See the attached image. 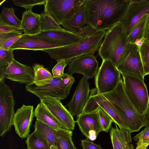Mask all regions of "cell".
<instances>
[{
	"label": "cell",
	"mask_w": 149,
	"mask_h": 149,
	"mask_svg": "<svg viewBox=\"0 0 149 149\" xmlns=\"http://www.w3.org/2000/svg\"><path fill=\"white\" fill-rule=\"evenodd\" d=\"M130 0H84L88 25L97 32L118 23Z\"/></svg>",
	"instance_id": "cell-1"
},
{
	"label": "cell",
	"mask_w": 149,
	"mask_h": 149,
	"mask_svg": "<svg viewBox=\"0 0 149 149\" xmlns=\"http://www.w3.org/2000/svg\"><path fill=\"white\" fill-rule=\"evenodd\" d=\"M102 95L122 116L131 133L138 132L143 127L144 115L137 111L129 100L125 90L122 78L115 89Z\"/></svg>",
	"instance_id": "cell-2"
},
{
	"label": "cell",
	"mask_w": 149,
	"mask_h": 149,
	"mask_svg": "<svg viewBox=\"0 0 149 149\" xmlns=\"http://www.w3.org/2000/svg\"><path fill=\"white\" fill-rule=\"evenodd\" d=\"M74 81L72 75L64 73L59 77L26 84L25 89L40 100L49 97L61 100L65 99L68 95Z\"/></svg>",
	"instance_id": "cell-3"
},
{
	"label": "cell",
	"mask_w": 149,
	"mask_h": 149,
	"mask_svg": "<svg viewBox=\"0 0 149 149\" xmlns=\"http://www.w3.org/2000/svg\"><path fill=\"white\" fill-rule=\"evenodd\" d=\"M105 31L98 32L71 45L48 49L43 51L56 61L68 60L88 54H93L98 49L104 37Z\"/></svg>",
	"instance_id": "cell-4"
},
{
	"label": "cell",
	"mask_w": 149,
	"mask_h": 149,
	"mask_svg": "<svg viewBox=\"0 0 149 149\" xmlns=\"http://www.w3.org/2000/svg\"><path fill=\"white\" fill-rule=\"evenodd\" d=\"M104 38L98 49V54L102 60H111L117 68L121 54L129 43L127 36L119 22L105 31Z\"/></svg>",
	"instance_id": "cell-5"
},
{
	"label": "cell",
	"mask_w": 149,
	"mask_h": 149,
	"mask_svg": "<svg viewBox=\"0 0 149 149\" xmlns=\"http://www.w3.org/2000/svg\"><path fill=\"white\" fill-rule=\"evenodd\" d=\"M121 74L127 96L137 111L143 115L149 108V96L144 80L132 75Z\"/></svg>",
	"instance_id": "cell-6"
},
{
	"label": "cell",
	"mask_w": 149,
	"mask_h": 149,
	"mask_svg": "<svg viewBox=\"0 0 149 149\" xmlns=\"http://www.w3.org/2000/svg\"><path fill=\"white\" fill-rule=\"evenodd\" d=\"M117 68L121 74L132 75L144 80L143 64L139 47L134 43H128L121 54Z\"/></svg>",
	"instance_id": "cell-7"
},
{
	"label": "cell",
	"mask_w": 149,
	"mask_h": 149,
	"mask_svg": "<svg viewBox=\"0 0 149 149\" xmlns=\"http://www.w3.org/2000/svg\"><path fill=\"white\" fill-rule=\"evenodd\" d=\"M5 80L0 81V136L2 137L11 130L15 113L13 93Z\"/></svg>",
	"instance_id": "cell-8"
},
{
	"label": "cell",
	"mask_w": 149,
	"mask_h": 149,
	"mask_svg": "<svg viewBox=\"0 0 149 149\" xmlns=\"http://www.w3.org/2000/svg\"><path fill=\"white\" fill-rule=\"evenodd\" d=\"M121 75L111 60H102V63L95 76V88L101 94L112 91L122 78Z\"/></svg>",
	"instance_id": "cell-9"
},
{
	"label": "cell",
	"mask_w": 149,
	"mask_h": 149,
	"mask_svg": "<svg viewBox=\"0 0 149 149\" xmlns=\"http://www.w3.org/2000/svg\"><path fill=\"white\" fill-rule=\"evenodd\" d=\"M149 13V0H130L119 22L123 33L127 36L135 25Z\"/></svg>",
	"instance_id": "cell-10"
},
{
	"label": "cell",
	"mask_w": 149,
	"mask_h": 149,
	"mask_svg": "<svg viewBox=\"0 0 149 149\" xmlns=\"http://www.w3.org/2000/svg\"><path fill=\"white\" fill-rule=\"evenodd\" d=\"M84 0H47L44 11L61 25L70 18Z\"/></svg>",
	"instance_id": "cell-11"
},
{
	"label": "cell",
	"mask_w": 149,
	"mask_h": 149,
	"mask_svg": "<svg viewBox=\"0 0 149 149\" xmlns=\"http://www.w3.org/2000/svg\"><path fill=\"white\" fill-rule=\"evenodd\" d=\"M68 65L67 73L72 75L74 73L81 74L90 79L96 75L99 63L93 54H88L65 61Z\"/></svg>",
	"instance_id": "cell-12"
},
{
	"label": "cell",
	"mask_w": 149,
	"mask_h": 149,
	"mask_svg": "<svg viewBox=\"0 0 149 149\" xmlns=\"http://www.w3.org/2000/svg\"><path fill=\"white\" fill-rule=\"evenodd\" d=\"M40 101L65 129L71 131L74 130L76 122L73 115L63 105L60 100L47 97L40 99Z\"/></svg>",
	"instance_id": "cell-13"
},
{
	"label": "cell",
	"mask_w": 149,
	"mask_h": 149,
	"mask_svg": "<svg viewBox=\"0 0 149 149\" xmlns=\"http://www.w3.org/2000/svg\"><path fill=\"white\" fill-rule=\"evenodd\" d=\"M36 35L46 42L57 44L61 47L77 44L85 38L64 29L42 31Z\"/></svg>",
	"instance_id": "cell-14"
},
{
	"label": "cell",
	"mask_w": 149,
	"mask_h": 149,
	"mask_svg": "<svg viewBox=\"0 0 149 149\" xmlns=\"http://www.w3.org/2000/svg\"><path fill=\"white\" fill-rule=\"evenodd\" d=\"M75 122L82 134L91 141L95 140L99 133L102 131L97 110L82 113L77 116Z\"/></svg>",
	"instance_id": "cell-15"
},
{
	"label": "cell",
	"mask_w": 149,
	"mask_h": 149,
	"mask_svg": "<svg viewBox=\"0 0 149 149\" xmlns=\"http://www.w3.org/2000/svg\"><path fill=\"white\" fill-rule=\"evenodd\" d=\"M32 105L24 104L17 109L15 113L13 125L15 132L22 139L27 138L29 134L31 126L35 116Z\"/></svg>",
	"instance_id": "cell-16"
},
{
	"label": "cell",
	"mask_w": 149,
	"mask_h": 149,
	"mask_svg": "<svg viewBox=\"0 0 149 149\" xmlns=\"http://www.w3.org/2000/svg\"><path fill=\"white\" fill-rule=\"evenodd\" d=\"M90 84L87 79L83 77L79 80L72 97L66 106L74 116H78L83 113L90 96Z\"/></svg>",
	"instance_id": "cell-17"
},
{
	"label": "cell",
	"mask_w": 149,
	"mask_h": 149,
	"mask_svg": "<svg viewBox=\"0 0 149 149\" xmlns=\"http://www.w3.org/2000/svg\"><path fill=\"white\" fill-rule=\"evenodd\" d=\"M5 78L26 85L34 81L33 70L31 66L22 64L14 59L7 68Z\"/></svg>",
	"instance_id": "cell-18"
},
{
	"label": "cell",
	"mask_w": 149,
	"mask_h": 149,
	"mask_svg": "<svg viewBox=\"0 0 149 149\" xmlns=\"http://www.w3.org/2000/svg\"><path fill=\"white\" fill-rule=\"evenodd\" d=\"M61 46L57 44L46 42L38 38L36 35H30L24 34L10 49L42 50Z\"/></svg>",
	"instance_id": "cell-19"
},
{
	"label": "cell",
	"mask_w": 149,
	"mask_h": 149,
	"mask_svg": "<svg viewBox=\"0 0 149 149\" xmlns=\"http://www.w3.org/2000/svg\"><path fill=\"white\" fill-rule=\"evenodd\" d=\"M61 25L65 30L76 34L85 26H89L86 9L83 2L73 15L64 22Z\"/></svg>",
	"instance_id": "cell-20"
},
{
	"label": "cell",
	"mask_w": 149,
	"mask_h": 149,
	"mask_svg": "<svg viewBox=\"0 0 149 149\" xmlns=\"http://www.w3.org/2000/svg\"><path fill=\"white\" fill-rule=\"evenodd\" d=\"M129 130L116 127L110 129V134L113 149H134L131 136Z\"/></svg>",
	"instance_id": "cell-21"
},
{
	"label": "cell",
	"mask_w": 149,
	"mask_h": 149,
	"mask_svg": "<svg viewBox=\"0 0 149 149\" xmlns=\"http://www.w3.org/2000/svg\"><path fill=\"white\" fill-rule=\"evenodd\" d=\"M21 20V29L24 34L34 35L42 31L40 15L33 12L32 10H26L22 13Z\"/></svg>",
	"instance_id": "cell-22"
},
{
	"label": "cell",
	"mask_w": 149,
	"mask_h": 149,
	"mask_svg": "<svg viewBox=\"0 0 149 149\" xmlns=\"http://www.w3.org/2000/svg\"><path fill=\"white\" fill-rule=\"evenodd\" d=\"M98 104L112 118L114 123L118 125L119 128L130 130L126 122L122 116L111 103L101 94Z\"/></svg>",
	"instance_id": "cell-23"
},
{
	"label": "cell",
	"mask_w": 149,
	"mask_h": 149,
	"mask_svg": "<svg viewBox=\"0 0 149 149\" xmlns=\"http://www.w3.org/2000/svg\"><path fill=\"white\" fill-rule=\"evenodd\" d=\"M34 112L36 120L55 130L65 129L53 117L44 105L41 102L37 105L34 110Z\"/></svg>",
	"instance_id": "cell-24"
},
{
	"label": "cell",
	"mask_w": 149,
	"mask_h": 149,
	"mask_svg": "<svg viewBox=\"0 0 149 149\" xmlns=\"http://www.w3.org/2000/svg\"><path fill=\"white\" fill-rule=\"evenodd\" d=\"M34 127L35 130L47 142L51 149H57L56 130L37 120Z\"/></svg>",
	"instance_id": "cell-25"
},
{
	"label": "cell",
	"mask_w": 149,
	"mask_h": 149,
	"mask_svg": "<svg viewBox=\"0 0 149 149\" xmlns=\"http://www.w3.org/2000/svg\"><path fill=\"white\" fill-rule=\"evenodd\" d=\"M72 131L61 129L56 130L57 149H77L72 140Z\"/></svg>",
	"instance_id": "cell-26"
},
{
	"label": "cell",
	"mask_w": 149,
	"mask_h": 149,
	"mask_svg": "<svg viewBox=\"0 0 149 149\" xmlns=\"http://www.w3.org/2000/svg\"><path fill=\"white\" fill-rule=\"evenodd\" d=\"M15 11L13 7H3L0 15V22L21 29V20L16 16Z\"/></svg>",
	"instance_id": "cell-27"
},
{
	"label": "cell",
	"mask_w": 149,
	"mask_h": 149,
	"mask_svg": "<svg viewBox=\"0 0 149 149\" xmlns=\"http://www.w3.org/2000/svg\"><path fill=\"white\" fill-rule=\"evenodd\" d=\"M26 143L27 149H51L47 142L35 130L28 136Z\"/></svg>",
	"instance_id": "cell-28"
},
{
	"label": "cell",
	"mask_w": 149,
	"mask_h": 149,
	"mask_svg": "<svg viewBox=\"0 0 149 149\" xmlns=\"http://www.w3.org/2000/svg\"><path fill=\"white\" fill-rule=\"evenodd\" d=\"M13 50L0 48V81L5 80L7 68L15 59Z\"/></svg>",
	"instance_id": "cell-29"
},
{
	"label": "cell",
	"mask_w": 149,
	"mask_h": 149,
	"mask_svg": "<svg viewBox=\"0 0 149 149\" xmlns=\"http://www.w3.org/2000/svg\"><path fill=\"white\" fill-rule=\"evenodd\" d=\"M40 15L42 31L64 29L50 16L44 11Z\"/></svg>",
	"instance_id": "cell-30"
},
{
	"label": "cell",
	"mask_w": 149,
	"mask_h": 149,
	"mask_svg": "<svg viewBox=\"0 0 149 149\" xmlns=\"http://www.w3.org/2000/svg\"><path fill=\"white\" fill-rule=\"evenodd\" d=\"M101 95L96 88L91 89L89 97L82 113H90L97 111L99 107L98 102Z\"/></svg>",
	"instance_id": "cell-31"
},
{
	"label": "cell",
	"mask_w": 149,
	"mask_h": 149,
	"mask_svg": "<svg viewBox=\"0 0 149 149\" xmlns=\"http://www.w3.org/2000/svg\"><path fill=\"white\" fill-rule=\"evenodd\" d=\"M146 15L135 25L127 36L129 43H134L137 40L143 38V32Z\"/></svg>",
	"instance_id": "cell-32"
},
{
	"label": "cell",
	"mask_w": 149,
	"mask_h": 149,
	"mask_svg": "<svg viewBox=\"0 0 149 149\" xmlns=\"http://www.w3.org/2000/svg\"><path fill=\"white\" fill-rule=\"evenodd\" d=\"M34 79L33 82L42 81L52 79L54 77L50 72L42 64L36 63L33 66Z\"/></svg>",
	"instance_id": "cell-33"
},
{
	"label": "cell",
	"mask_w": 149,
	"mask_h": 149,
	"mask_svg": "<svg viewBox=\"0 0 149 149\" xmlns=\"http://www.w3.org/2000/svg\"><path fill=\"white\" fill-rule=\"evenodd\" d=\"M132 139L137 141L135 149H146L149 145V126L145 127Z\"/></svg>",
	"instance_id": "cell-34"
},
{
	"label": "cell",
	"mask_w": 149,
	"mask_h": 149,
	"mask_svg": "<svg viewBox=\"0 0 149 149\" xmlns=\"http://www.w3.org/2000/svg\"><path fill=\"white\" fill-rule=\"evenodd\" d=\"M99 120L102 131L107 132L110 129L112 122H114L112 118L102 107L99 106L97 109Z\"/></svg>",
	"instance_id": "cell-35"
},
{
	"label": "cell",
	"mask_w": 149,
	"mask_h": 149,
	"mask_svg": "<svg viewBox=\"0 0 149 149\" xmlns=\"http://www.w3.org/2000/svg\"><path fill=\"white\" fill-rule=\"evenodd\" d=\"M47 0H14L13 3L16 6L23 8L26 10H32L36 6L45 5Z\"/></svg>",
	"instance_id": "cell-36"
},
{
	"label": "cell",
	"mask_w": 149,
	"mask_h": 149,
	"mask_svg": "<svg viewBox=\"0 0 149 149\" xmlns=\"http://www.w3.org/2000/svg\"><path fill=\"white\" fill-rule=\"evenodd\" d=\"M56 61L57 64L52 70L53 75L54 77H58L62 76L64 73L63 72L64 69L67 65L64 60H58Z\"/></svg>",
	"instance_id": "cell-37"
},
{
	"label": "cell",
	"mask_w": 149,
	"mask_h": 149,
	"mask_svg": "<svg viewBox=\"0 0 149 149\" xmlns=\"http://www.w3.org/2000/svg\"><path fill=\"white\" fill-rule=\"evenodd\" d=\"M139 49L143 64L149 63V41H145Z\"/></svg>",
	"instance_id": "cell-38"
},
{
	"label": "cell",
	"mask_w": 149,
	"mask_h": 149,
	"mask_svg": "<svg viewBox=\"0 0 149 149\" xmlns=\"http://www.w3.org/2000/svg\"><path fill=\"white\" fill-rule=\"evenodd\" d=\"M24 32L23 30L18 28L4 24L0 22V33H8L12 32Z\"/></svg>",
	"instance_id": "cell-39"
},
{
	"label": "cell",
	"mask_w": 149,
	"mask_h": 149,
	"mask_svg": "<svg viewBox=\"0 0 149 149\" xmlns=\"http://www.w3.org/2000/svg\"><path fill=\"white\" fill-rule=\"evenodd\" d=\"M22 34V33L19 32L0 33V45L2 44L11 38Z\"/></svg>",
	"instance_id": "cell-40"
},
{
	"label": "cell",
	"mask_w": 149,
	"mask_h": 149,
	"mask_svg": "<svg viewBox=\"0 0 149 149\" xmlns=\"http://www.w3.org/2000/svg\"><path fill=\"white\" fill-rule=\"evenodd\" d=\"M97 32L93 27L87 26L79 31L77 34L83 37H86L91 36Z\"/></svg>",
	"instance_id": "cell-41"
},
{
	"label": "cell",
	"mask_w": 149,
	"mask_h": 149,
	"mask_svg": "<svg viewBox=\"0 0 149 149\" xmlns=\"http://www.w3.org/2000/svg\"><path fill=\"white\" fill-rule=\"evenodd\" d=\"M81 141V145L83 149H102L100 145L91 142L87 139Z\"/></svg>",
	"instance_id": "cell-42"
},
{
	"label": "cell",
	"mask_w": 149,
	"mask_h": 149,
	"mask_svg": "<svg viewBox=\"0 0 149 149\" xmlns=\"http://www.w3.org/2000/svg\"><path fill=\"white\" fill-rule=\"evenodd\" d=\"M22 35L16 36L10 38L2 44L0 45V48L6 50L10 49V47L17 42L22 37Z\"/></svg>",
	"instance_id": "cell-43"
},
{
	"label": "cell",
	"mask_w": 149,
	"mask_h": 149,
	"mask_svg": "<svg viewBox=\"0 0 149 149\" xmlns=\"http://www.w3.org/2000/svg\"><path fill=\"white\" fill-rule=\"evenodd\" d=\"M143 38L145 41H149V13L146 16Z\"/></svg>",
	"instance_id": "cell-44"
},
{
	"label": "cell",
	"mask_w": 149,
	"mask_h": 149,
	"mask_svg": "<svg viewBox=\"0 0 149 149\" xmlns=\"http://www.w3.org/2000/svg\"><path fill=\"white\" fill-rule=\"evenodd\" d=\"M143 127H145L149 126V108L144 115Z\"/></svg>",
	"instance_id": "cell-45"
},
{
	"label": "cell",
	"mask_w": 149,
	"mask_h": 149,
	"mask_svg": "<svg viewBox=\"0 0 149 149\" xmlns=\"http://www.w3.org/2000/svg\"><path fill=\"white\" fill-rule=\"evenodd\" d=\"M145 76L149 74V63L143 64Z\"/></svg>",
	"instance_id": "cell-46"
},
{
	"label": "cell",
	"mask_w": 149,
	"mask_h": 149,
	"mask_svg": "<svg viewBox=\"0 0 149 149\" xmlns=\"http://www.w3.org/2000/svg\"><path fill=\"white\" fill-rule=\"evenodd\" d=\"M145 41V39L144 38H142L141 39H138L136 40L134 42V44L139 47H140Z\"/></svg>",
	"instance_id": "cell-47"
}]
</instances>
